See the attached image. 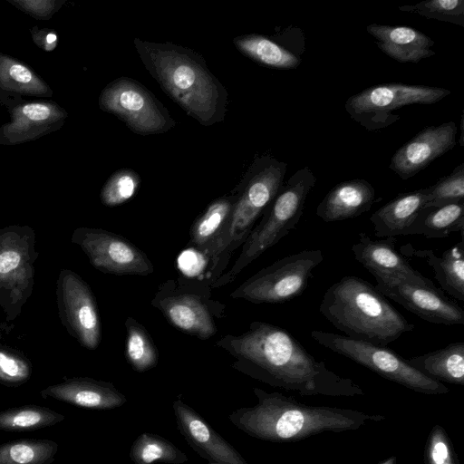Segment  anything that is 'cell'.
Returning a JSON list of instances; mask_svg holds the SVG:
<instances>
[{
	"mask_svg": "<svg viewBox=\"0 0 464 464\" xmlns=\"http://www.w3.org/2000/svg\"><path fill=\"white\" fill-rule=\"evenodd\" d=\"M232 358L237 371L273 387L302 396L353 397L364 394L353 380L317 361L288 331L255 321L245 333L215 343Z\"/></svg>",
	"mask_w": 464,
	"mask_h": 464,
	"instance_id": "obj_1",
	"label": "cell"
},
{
	"mask_svg": "<svg viewBox=\"0 0 464 464\" xmlns=\"http://www.w3.org/2000/svg\"><path fill=\"white\" fill-rule=\"evenodd\" d=\"M140 185L139 175L130 169L114 172L101 191L102 202L108 207L121 205L136 193Z\"/></svg>",
	"mask_w": 464,
	"mask_h": 464,
	"instance_id": "obj_37",
	"label": "cell"
},
{
	"mask_svg": "<svg viewBox=\"0 0 464 464\" xmlns=\"http://www.w3.org/2000/svg\"><path fill=\"white\" fill-rule=\"evenodd\" d=\"M178 429L188 444L214 464H248L195 410L180 398L172 402Z\"/></svg>",
	"mask_w": 464,
	"mask_h": 464,
	"instance_id": "obj_17",
	"label": "cell"
},
{
	"mask_svg": "<svg viewBox=\"0 0 464 464\" xmlns=\"http://www.w3.org/2000/svg\"><path fill=\"white\" fill-rule=\"evenodd\" d=\"M35 233L28 226L0 228V306L7 321L15 319L32 295L34 262L38 257Z\"/></svg>",
	"mask_w": 464,
	"mask_h": 464,
	"instance_id": "obj_9",
	"label": "cell"
},
{
	"mask_svg": "<svg viewBox=\"0 0 464 464\" xmlns=\"http://www.w3.org/2000/svg\"><path fill=\"white\" fill-rule=\"evenodd\" d=\"M58 444L47 439H23L0 444V464H52Z\"/></svg>",
	"mask_w": 464,
	"mask_h": 464,
	"instance_id": "obj_30",
	"label": "cell"
},
{
	"mask_svg": "<svg viewBox=\"0 0 464 464\" xmlns=\"http://www.w3.org/2000/svg\"><path fill=\"white\" fill-rule=\"evenodd\" d=\"M131 464H183L187 455L165 438L152 433L140 434L130 450Z\"/></svg>",
	"mask_w": 464,
	"mask_h": 464,
	"instance_id": "obj_29",
	"label": "cell"
},
{
	"mask_svg": "<svg viewBox=\"0 0 464 464\" xmlns=\"http://www.w3.org/2000/svg\"><path fill=\"white\" fill-rule=\"evenodd\" d=\"M234 44L244 55L266 67L292 70L302 62L299 55L266 35H240L234 39Z\"/></svg>",
	"mask_w": 464,
	"mask_h": 464,
	"instance_id": "obj_27",
	"label": "cell"
},
{
	"mask_svg": "<svg viewBox=\"0 0 464 464\" xmlns=\"http://www.w3.org/2000/svg\"><path fill=\"white\" fill-rule=\"evenodd\" d=\"M0 87L23 94L50 95V89L23 63L0 54Z\"/></svg>",
	"mask_w": 464,
	"mask_h": 464,
	"instance_id": "obj_33",
	"label": "cell"
},
{
	"mask_svg": "<svg viewBox=\"0 0 464 464\" xmlns=\"http://www.w3.org/2000/svg\"><path fill=\"white\" fill-rule=\"evenodd\" d=\"M457 231L464 232V200L422 208L405 236L442 238Z\"/></svg>",
	"mask_w": 464,
	"mask_h": 464,
	"instance_id": "obj_26",
	"label": "cell"
},
{
	"mask_svg": "<svg viewBox=\"0 0 464 464\" xmlns=\"http://www.w3.org/2000/svg\"><path fill=\"white\" fill-rule=\"evenodd\" d=\"M102 111L116 115L135 133L165 132L175 122L165 107L143 85L130 78H118L102 92Z\"/></svg>",
	"mask_w": 464,
	"mask_h": 464,
	"instance_id": "obj_12",
	"label": "cell"
},
{
	"mask_svg": "<svg viewBox=\"0 0 464 464\" xmlns=\"http://www.w3.org/2000/svg\"><path fill=\"white\" fill-rule=\"evenodd\" d=\"M125 326V356L130 366L139 372L154 368L159 352L146 328L131 316L126 319Z\"/></svg>",
	"mask_w": 464,
	"mask_h": 464,
	"instance_id": "obj_32",
	"label": "cell"
},
{
	"mask_svg": "<svg viewBox=\"0 0 464 464\" xmlns=\"http://www.w3.org/2000/svg\"><path fill=\"white\" fill-rule=\"evenodd\" d=\"M464 200V163L457 166L449 175L427 188L425 207L440 206Z\"/></svg>",
	"mask_w": 464,
	"mask_h": 464,
	"instance_id": "obj_35",
	"label": "cell"
},
{
	"mask_svg": "<svg viewBox=\"0 0 464 464\" xmlns=\"http://www.w3.org/2000/svg\"><path fill=\"white\" fill-rule=\"evenodd\" d=\"M58 315L67 332L82 347L95 350L101 343V321L95 296L75 272L62 269L56 281Z\"/></svg>",
	"mask_w": 464,
	"mask_h": 464,
	"instance_id": "obj_14",
	"label": "cell"
},
{
	"mask_svg": "<svg viewBox=\"0 0 464 464\" xmlns=\"http://www.w3.org/2000/svg\"><path fill=\"white\" fill-rule=\"evenodd\" d=\"M64 415L39 405H24L0 411V430L31 431L53 426L64 420Z\"/></svg>",
	"mask_w": 464,
	"mask_h": 464,
	"instance_id": "obj_31",
	"label": "cell"
},
{
	"mask_svg": "<svg viewBox=\"0 0 464 464\" xmlns=\"http://www.w3.org/2000/svg\"><path fill=\"white\" fill-rule=\"evenodd\" d=\"M399 10L464 27V0H426L400 6Z\"/></svg>",
	"mask_w": 464,
	"mask_h": 464,
	"instance_id": "obj_34",
	"label": "cell"
},
{
	"mask_svg": "<svg viewBox=\"0 0 464 464\" xmlns=\"http://www.w3.org/2000/svg\"><path fill=\"white\" fill-rule=\"evenodd\" d=\"M394 458L389 459L387 461L383 462L382 464H394Z\"/></svg>",
	"mask_w": 464,
	"mask_h": 464,
	"instance_id": "obj_41",
	"label": "cell"
},
{
	"mask_svg": "<svg viewBox=\"0 0 464 464\" xmlns=\"http://www.w3.org/2000/svg\"><path fill=\"white\" fill-rule=\"evenodd\" d=\"M254 394L257 403L232 411L228 420L246 434L263 440H298L325 431L354 430L384 419L350 409L307 405L259 388L254 389Z\"/></svg>",
	"mask_w": 464,
	"mask_h": 464,
	"instance_id": "obj_2",
	"label": "cell"
},
{
	"mask_svg": "<svg viewBox=\"0 0 464 464\" xmlns=\"http://www.w3.org/2000/svg\"><path fill=\"white\" fill-rule=\"evenodd\" d=\"M72 242L83 251L97 270L117 276H148L154 266L148 256L127 238L94 227H78Z\"/></svg>",
	"mask_w": 464,
	"mask_h": 464,
	"instance_id": "obj_13",
	"label": "cell"
},
{
	"mask_svg": "<svg viewBox=\"0 0 464 464\" xmlns=\"http://www.w3.org/2000/svg\"><path fill=\"white\" fill-rule=\"evenodd\" d=\"M236 194L214 200L191 226L189 245L202 253L218 237L227 221Z\"/></svg>",
	"mask_w": 464,
	"mask_h": 464,
	"instance_id": "obj_28",
	"label": "cell"
},
{
	"mask_svg": "<svg viewBox=\"0 0 464 464\" xmlns=\"http://www.w3.org/2000/svg\"><path fill=\"white\" fill-rule=\"evenodd\" d=\"M65 113L50 102H29L14 108L12 121L2 129L8 143L39 137L62 122Z\"/></svg>",
	"mask_w": 464,
	"mask_h": 464,
	"instance_id": "obj_23",
	"label": "cell"
},
{
	"mask_svg": "<svg viewBox=\"0 0 464 464\" xmlns=\"http://www.w3.org/2000/svg\"><path fill=\"white\" fill-rule=\"evenodd\" d=\"M366 31L383 53L399 63H416L436 53L430 49L434 41L412 27L371 24Z\"/></svg>",
	"mask_w": 464,
	"mask_h": 464,
	"instance_id": "obj_21",
	"label": "cell"
},
{
	"mask_svg": "<svg viewBox=\"0 0 464 464\" xmlns=\"http://www.w3.org/2000/svg\"><path fill=\"white\" fill-rule=\"evenodd\" d=\"M207 294L192 285L169 279L160 286L151 304L177 329L207 340L217 334L215 316L221 317L224 311V305L210 300Z\"/></svg>",
	"mask_w": 464,
	"mask_h": 464,
	"instance_id": "obj_11",
	"label": "cell"
},
{
	"mask_svg": "<svg viewBox=\"0 0 464 464\" xmlns=\"http://www.w3.org/2000/svg\"><path fill=\"white\" fill-rule=\"evenodd\" d=\"M375 189L365 179H354L335 185L316 208V216L324 222L343 221L371 209Z\"/></svg>",
	"mask_w": 464,
	"mask_h": 464,
	"instance_id": "obj_20",
	"label": "cell"
},
{
	"mask_svg": "<svg viewBox=\"0 0 464 464\" xmlns=\"http://www.w3.org/2000/svg\"><path fill=\"white\" fill-rule=\"evenodd\" d=\"M461 239L453 246L448 248L440 256L433 250H412V254L426 260L432 267L435 278L441 290L459 301H464V240Z\"/></svg>",
	"mask_w": 464,
	"mask_h": 464,
	"instance_id": "obj_25",
	"label": "cell"
},
{
	"mask_svg": "<svg viewBox=\"0 0 464 464\" xmlns=\"http://www.w3.org/2000/svg\"><path fill=\"white\" fill-rule=\"evenodd\" d=\"M396 238L385 237L373 240L366 233L358 234V242L352 246V252L370 273L389 276L409 283L436 287L431 280L414 269L408 259L395 248Z\"/></svg>",
	"mask_w": 464,
	"mask_h": 464,
	"instance_id": "obj_18",
	"label": "cell"
},
{
	"mask_svg": "<svg viewBox=\"0 0 464 464\" xmlns=\"http://www.w3.org/2000/svg\"><path fill=\"white\" fill-rule=\"evenodd\" d=\"M44 40L45 41L43 47L46 51H50L55 47L57 43V36L53 33H48L45 34Z\"/></svg>",
	"mask_w": 464,
	"mask_h": 464,
	"instance_id": "obj_40",
	"label": "cell"
},
{
	"mask_svg": "<svg viewBox=\"0 0 464 464\" xmlns=\"http://www.w3.org/2000/svg\"><path fill=\"white\" fill-rule=\"evenodd\" d=\"M311 336L322 346L410 390L425 394L449 392L448 387L442 382L421 373L410 365L406 359L386 346L322 330L312 331Z\"/></svg>",
	"mask_w": 464,
	"mask_h": 464,
	"instance_id": "obj_7",
	"label": "cell"
},
{
	"mask_svg": "<svg viewBox=\"0 0 464 464\" xmlns=\"http://www.w3.org/2000/svg\"><path fill=\"white\" fill-rule=\"evenodd\" d=\"M33 366L21 352L0 344V384L17 387L31 378Z\"/></svg>",
	"mask_w": 464,
	"mask_h": 464,
	"instance_id": "obj_36",
	"label": "cell"
},
{
	"mask_svg": "<svg viewBox=\"0 0 464 464\" xmlns=\"http://www.w3.org/2000/svg\"><path fill=\"white\" fill-rule=\"evenodd\" d=\"M20 8L37 17L50 15L55 10L54 1H14Z\"/></svg>",
	"mask_w": 464,
	"mask_h": 464,
	"instance_id": "obj_39",
	"label": "cell"
},
{
	"mask_svg": "<svg viewBox=\"0 0 464 464\" xmlns=\"http://www.w3.org/2000/svg\"><path fill=\"white\" fill-rule=\"evenodd\" d=\"M41 396L92 410L118 408L127 401L112 383L88 377L64 379L42 390Z\"/></svg>",
	"mask_w": 464,
	"mask_h": 464,
	"instance_id": "obj_19",
	"label": "cell"
},
{
	"mask_svg": "<svg viewBox=\"0 0 464 464\" xmlns=\"http://www.w3.org/2000/svg\"><path fill=\"white\" fill-rule=\"evenodd\" d=\"M426 202L427 188L397 195L371 216L374 235L379 237L405 236Z\"/></svg>",
	"mask_w": 464,
	"mask_h": 464,
	"instance_id": "obj_22",
	"label": "cell"
},
{
	"mask_svg": "<svg viewBox=\"0 0 464 464\" xmlns=\"http://www.w3.org/2000/svg\"><path fill=\"white\" fill-rule=\"evenodd\" d=\"M426 376L437 381L464 385V343L457 342L444 348L406 359Z\"/></svg>",
	"mask_w": 464,
	"mask_h": 464,
	"instance_id": "obj_24",
	"label": "cell"
},
{
	"mask_svg": "<svg viewBox=\"0 0 464 464\" xmlns=\"http://www.w3.org/2000/svg\"><path fill=\"white\" fill-rule=\"evenodd\" d=\"M457 132V125L452 121L422 129L396 150L389 168L403 180L415 176L453 149Z\"/></svg>",
	"mask_w": 464,
	"mask_h": 464,
	"instance_id": "obj_16",
	"label": "cell"
},
{
	"mask_svg": "<svg viewBox=\"0 0 464 464\" xmlns=\"http://www.w3.org/2000/svg\"><path fill=\"white\" fill-rule=\"evenodd\" d=\"M376 289L418 317L433 324L463 325L464 310L441 289L414 285L389 276L371 273Z\"/></svg>",
	"mask_w": 464,
	"mask_h": 464,
	"instance_id": "obj_15",
	"label": "cell"
},
{
	"mask_svg": "<svg viewBox=\"0 0 464 464\" xmlns=\"http://www.w3.org/2000/svg\"><path fill=\"white\" fill-rule=\"evenodd\" d=\"M287 165L265 155L256 158L236 189V201L224 227L202 252L208 262L207 276L215 282L237 248L246 241L284 184Z\"/></svg>",
	"mask_w": 464,
	"mask_h": 464,
	"instance_id": "obj_5",
	"label": "cell"
},
{
	"mask_svg": "<svg viewBox=\"0 0 464 464\" xmlns=\"http://www.w3.org/2000/svg\"><path fill=\"white\" fill-rule=\"evenodd\" d=\"M427 460L428 464H456L450 440L440 426L434 427L430 432Z\"/></svg>",
	"mask_w": 464,
	"mask_h": 464,
	"instance_id": "obj_38",
	"label": "cell"
},
{
	"mask_svg": "<svg viewBox=\"0 0 464 464\" xmlns=\"http://www.w3.org/2000/svg\"><path fill=\"white\" fill-rule=\"evenodd\" d=\"M319 312L347 337L386 346L415 328L376 287L346 276L324 294Z\"/></svg>",
	"mask_w": 464,
	"mask_h": 464,
	"instance_id": "obj_4",
	"label": "cell"
},
{
	"mask_svg": "<svg viewBox=\"0 0 464 464\" xmlns=\"http://www.w3.org/2000/svg\"><path fill=\"white\" fill-rule=\"evenodd\" d=\"M315 182L316 177L313 171L304 167L283 184L265 209L259 223L243 243L234 265L211 284L212 287L232 283L244 268L295 228L303 215L306 198Z\"/></svg>",
	"mask_w": 464,
	"mask_h": 464,
	"instance_id": "obj_6",
	"label": "cell"
},
{
	"mask_svg": "<svg viewBox=\"0 0 464 464\" xmlns=\"http://www.w3.org/2000/svg\"><path fill=\"white\" fill-rule=\"evenodd\" d=\"M324 260L320 249H305L262 268L237 287L229 297L253 304H282L300 296L313 271Z\"/></svg>",
	"mask_w": 464,
	"mask_h": 464,
	"instance_id": "obj_8",
	"label": "cell"
},
{
	"mask_svg": "<svg viewBox=\"0 0 464 464\" xmlns=\"http://www.w3.org/2000/svg\"><path fill=\"white\" fill-rule=\"evenodd\" d=\"M140 60L161 89L205 126L223 120L227 93L193 51L169 43L134 39Z\"/></svg>",
	"mask_w": 464,
	"mask_h": 464,
	"instance_id": "obj_3",
	"label": "cell"
},
{
	"mask_svg": "<svg viewBox=\"0 0 464 464\" xmlns=\"http://www.w3.org/2000/svg\"><path fill=\"white\" fill-rule=\"evenodd\" d=\"M450 91L441 87L383 83L352 95L344 108L350 117L369 131H378L399 120L393 111L410 104H433Z\"/></svg>",
	"mask_w": 464,
	"mask_h": 464,
	"instance_id": "obj_10",
	"label": "cell"
}]
</instances>
